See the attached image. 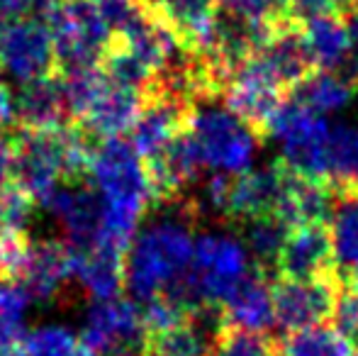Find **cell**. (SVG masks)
Segmentation results:
<instances>
[{
    "instance_id": "7402d4cb",
    "label": "cell",
    "mask_w": 358,
    "mask_h": 356,
    "mask_svg": "<svg viewBox=\"0 0 358 356\" xmlns=\"http://www.w3.org/2000/svg\"><path fill=\"white\" fill-rule=\"evenodd\" d=\"M356 349L351 339L327 325L297 329L280 342V356H354Z\"/></svg>"
},
{
    "instance_id": "8992f818",
    "label": "cell",
    "mask_w": 358,
    "mask_h": 356,
    "mask_svg": "<svg viewBox=\"0 0 358 356\" xmlns=\"http://www.w3.org/2000/svg\"><path fill=\"white\" fill-rule=\"evenodd\" d=\"M222 98H224L227 110L234 118H239L261 142L271 134L273 118L290 98V93L266 66L264 59L259 54H251L231 71Z\"/></svg>"
},
{
    "instance_id": "d590c367",
    "label": "cell",
    "mask_w": 358,
    "mask_h": 356,
    "mask_svg": "<svg viewBox=\"0 0 358 356\" xmlns=\"http://www.w3.org/2000/svg\"><path fill=\"white\" fill-rule=\"evenodd\" d=\"M105 356H142V349H117V352H110Z\"/></svg>"
},
{
    "instance_id": "d4e9b609",
    "label": "cell",
    "mask_w": 358,
    "mask_h": 356,
    "mask_svg": "<svg viewBox=\"0 0 358 356\" xmlns=\"http://www.w3.org/2000/svg\"><path fill=\"white\" fill-rule=\"evenodd\" d=\"M246 225V247L251 249L256 259V266L264 271L275 266V259L283 247V239L287 234V225L275 215H264V218H254Z\"/></svg>"
},
{
    "instance_id": "277c9868",
    "label": "cell",
    "mask_w": 358,
    "mask_h": 356,
    "mask_svg": "<svg viewBox=\"0 0 358 356\" xmlns=\"http://www.w3.org/2000/svg\"><path fill=\"white\" fill-rule=\"evenodd\" d=\"M15 183L42 200L57 185L71 183L69 173V124L57 129H17L13 137Z\"/></svg>"
},
{
    "instance_id": "4316f807",
    "label": "cell",
    "mask_w": 358,
    "mask_h": 356,
    "mask_svg": "<svg viewBox=\"0 0 358 356\" xmlns=\"http://www.w3.org/2000/svg\"><path fill=\"white\" fill-rule=\"evenodd\" d=\"M80 342L59 325H47L37 327L24 334L22 354L24 356H78Z\"/></svg>"
},
{
    "instance_id": "9c48e42d",
    "label": "cell",
    "mask_w": 358,
    "mask_h": 356,
    "mask_svg": "<svg viewBox=\"0 0 358 356\" xmlns=\"http://www.w3.org/2000/svg\"><path fill=\"white\" fill-rule=\"evenodd\" d=\"M341 283H344V278L339 273L305 280L275 276L271 280L275 325L283 327L287 334L322 325L331 318V308H334Z\"/></svg>"
},
{
    "instance_id": "d6986e66",
    "label": "cell",
    "mask_w": 358,
    "mask_h": 356,
    "mask_svg": "<svg viewBox=\"0 0 358 356\" xmlns=\"http://www.w3.org/2000/svg\"><path fill=\"white\" fill-rule=\"evenodd\" d=\"M73 278L95 303L120 298L124 288V252L110 247L73 252Z\"/></svg>"
},
{
    "instance_id": "1f68e13d",
    "label": "cell",
    "mask_w": 358,
    "mask_h": 356,
    "mask_svg": "<svg viewBox=\"0 0 358 356\" xmlns=\"http://www.w3.org/2000/svg\"><path fill=\"white\" fill-rule=\"evenodd\" d=\"M346 24H349V37H351V57L346 62L344 78L358 90V3L346 15Z\"/></svg>"
},
{
    "instance_id": "6da1fadb",
    "label": "cell",
    "mask_w": 358,
    "mask_h": 356,
    "mask_svg": "<svg viewBox=\"0 0 358 356\" xmlns=\"http://www.w3.org/2000/svg\"><path fill=\"white\" fill-rule=\"evenodd\" d=\"M193 225L195 208L180 205L149 222L132 239L124 254V285L137 303L171 298L180 305V288L195 249Z\"/></svg>"
},
{
    "instance_id": "ab89813d",
    "label": "cell",
    "mask_w": 358,
    "mask_h": 356,
    "mask_svg": "<svg viewBox=\"0 0 358 356\" xmlns=\"http://www.w3.org/2000/svg\"><path fill=\"white\" fill-rule=\"evenodd\" d=\"M3 20H5V17L0 15V34H3V29H5V22H3Z\"/></svg>"
},
{
    "instance_id": "e0dca14e",
    "label": "cell",
    "mask_w": 358,
    "mask_h": 356,
    "mask_svg": "<svg viewBox=\"0 0 358 356\" xmlns=\"http://www.w3.org/2000/svg\"><path fill=\"white\" fill-rule=\"evenodd\" d=\"M71 118L62 78L29 81L15 95V124L20 129H57Z\"/></svg>"
},
{
    "instance_id": "836d02e7",
    "label": "cell",
    "mask_w": 358,
    "mask_h": 356,
    "mask_svg": "<svg viewBox=\"0 0 358 356\" xmlns=\"http://www.w3.org/2000/svg\"><path fill=\"white\" fill-rule=\"evenodd\" d=\"M15 169V149H13V139L3 137L0 134V185L8 183L13 176Z\"/></svg>"
},
{
    "instance_id": "9a60e30c",
    "label": "cell",
    "mask_w": 358,
    "mask_h": 356,
    "mask_svg": "<svg viewBox=\"0 0 358 356\" xmlns=\"http://www.w3.org/2000/svg\"><path fill=\"white\" fill-rule=\"evenodd\" d=\"M275 322L273 298H271V280L261 266L251 269L239 280L229 298L220 308V325L227 327L249 329V332H266Z\"/></svg>"
},
{
    "instance_id": "5bb4252c",
    "label": "cell",
    "mask_w": 358,
    "mask_h": 356,
    "mask_svg": "<svg viewBox=\"0 0 358 356\" xmlns=\"http://www.w3.org/2000/svg\"><path fill=\"white\" fill-rule=\"evenodd\" d=\"M73 278V249L57 239L29 244L24 269L20 273L24 293L37 303H52Z\"/></svg>"
},
{
    "instance_id": "60d3db41",
    "label": "cell",
    "mask_w": 358,
    "mask_h": 356,
    "mask_svg": "<svg viewBox=\"0 0 358 356\" xmlns=\"http://www.w3.org/2000/svg\"><path fill=\"white\" fill-rule=\"evenodd\" d=\"M354 356H358V349H356V354H354Z\"/></svg>"
},
{
    "instance_id": "ba28073f",
    "label": "cell",
    "mask_w": 358,
    "mask_h": 356,
    "mask_svg": "<svg viewBox=\"0 0 358 356\" xmlns=\"http://www.w3.org/2000/svg\"><path fill=\"white\" fill-rule=\"evenodd\" d=\"M329 122L324 115L312 110L297 98H287L271 124V134L280 139L285 152V164L310 178L327 180V139Z\"/></svg>"
},
{
    "instance_id": "4dcf8cb0",
    "label": "cell",
    "mask_w": 358,
    "mask_h": 356,
    "mask_svg": "<svg viewBox=\"0 0 358 356\" xmlns=\"http://www.w3.org/2000/svg\"><path fill=\"white\" fill-rule=\"evenodd\" d=\"M62 0H0V15L3 17H37V15H52Z\"/></svg>"
},
{
    "instance_id": "f1b7e54d",
    "label": "cell",
    "mask_w": 358,
    "mask_h": 356,
    "mask_svg": "<svg viewBox=\"0 0 358 356\" xmlns=\"http://www.w3.org/2000/svg\"><path fill=\"white\" fill-rule=\"evenodd\" d=\"M331 327L344 334L351 342H358V288L351 283H341L336 293L334 308H331Z\"/></svg>"
},
{
    "instance_id": "83f0119b",
    "label": "cell",
    "mask_w": 358,
    "mask_h": 356,
    "mask_svg": "<svg viewBox=\"0 0 358 356\" xmlns=\"http://www.w3.org/2000/svg\"><path fill=\"white\" fill-rule=\"evenodd\" d=\"M32 195L24 193L17 183L0 185V237L3 234H24L32 220Z\"/></svg>"
},
{
    "instance_id": "52a82bcc",
    "label": "cell",
    "mask_w": 358,
    "mask_h": 356,
    "mask_svg": "<svg viewBox=\"0 0 358 356\" xmlns=\"http://www.w3.org/2000/svg\"><path fill=\"white\" fill-rule=\"evenodd\" d=\"M57 49V69L98 66L113 42V32L100 20L90 0H62L49 15Z\"/></svg>"
},
{
    "instance_id": "8d00e7d4",
    "label": "cell",
    "mask_w": 358,
    "mask_h": 356,
    "mask_svg": "<svg viewBox=\"0 0 358 356\" xmlns=\"http://www.w3.org/2000/svg\"><path fill=\"white\" fill-rule=\"evenodd\" d=\"M346 283H351V285H356V288H358V266L354 269V273L349 276V280H346Z\"/></svg>"
},
{
    "instance_id": "cb8c5ba5",
    "label": "cell",
    "mask_w": 358,
    "mask_h": 356,
    "mask_svg": "<svg viewBox=\"0 0 358 356\" xmlns=\"http://www.w3.org/2000/svg\"><path fill=\"white\" fill-rule=\"evenodd\" d=\"M327 180L358 183V127L339 124L329 129L327 139Z\"/></svg>"
},
{
    "instance_id": "74e56055",
    "label": "cell",
    "mask_w": 358,
    "mask_h": 356,
    "mask_svg": "<svg viewBox=\"0 0 358 356\" xmlns=\"http://www.w3.org/2000/svg\"><path fill=\"white\" fill-rule=\"evenodd\" d=\"M0 356H24V354L17 352V349H8V352H0Z\"/></svg>"
},
{
    "instance_id": "d6a6232c",
    "label": "cell",
    "mask_w": 358,
    "mask_h": 356,
    "mask_svg": "<svg viewBox=\"0 0 358 356\" xmlns=\"http://www.w3.org/2000/svg\"><path fill=\"white\" fill-rule=\"evenodd\" d=\"M15 124V95L10 93L8 83L0 81V132Z\"/></svg>"
},
{
    "instance_id": "4fadbf2b",
    "label": "cell",
    "mask_w": 358,
    "mask_h": 356,
    "mask_svg": "<svg viewBox=\"0 0 358 356\" xmlns=\"http://www.w3.org/2000/svg\"><path fill=\"white\" fill-rule=\"evenodd\" d=\"M273 269L280 278L300 280L336 273L327 225H295L287 229Z\"/></svg>"
},
{
    "instance_id": "f35d334b",
    "label": "cell",
    "mask_w": 358,
    "mask_h": 356,
    "mask_svg": "<svg viewBox=\"0 0 358 356\" xmlns=\"http://www.w3.org/2000/svg\"><path fill=\"white\" fill-rule=\"evenodd\" d=\"M78 356H95L93 352H88V349L83 347V344H80V352H78Z\"/></svg>"
},
{
    "instance_id": "f546056e",
    "label": "cell",
    "mask_w": 358,
    "mask_h": 356,
    "mask_svg": "<svg viewBox=\"0 0 358 356\" xmlns=\"http://www.w3.org/2000/svg\"><path fill=\"white\" fill-rule=\"evenodd\" d=\"M29 254L24 234H3L0 237V278H20Z\"/></svg>"
},
{
    "instance_id": "603a6c76",
    "label": "cell",
    "mask_w": 358,
    "mask_h": 356,
    "mask_svg": "<svg viewBox=\"0 0 358 356\" xmlns=\"http://www.w3.org/2000/svg\"><path fill=\"white\" fill-rule=\"evenodd\" d=\"M205 356H280V342L266 332L220 325Z\"/></svg>"
},
{
    "instance_id": "8fae6325",
    "label": "cell",
    "mask_w": 358,
    "mask_h": 356,
    "mask_svg": "<svg viewBox=\"0 0 358 356\" xmlns=\"http://www.w3.org/2000/svg\"><path fill=\"white\" fill-rule=\"evenodd\" d=\"M39 203L59 222L73 252H88L103 237V200L85 180L62 183Z\"/></svg>"
},
{
    "instance_id": "484cf974",
    "label": "cell",
    "mask_w": 358,
    "mask_h": 356,
    "mask_svg": "<svg viewBox=\"0 0 358 356\" xmlns=\"http://www.w3.org/2000/svg\"><path fill=\"white\" fill-rule=\"evenodd\" d=\"M29 295L20 285H0V352L17 349L24 339Z\"/></svg>"
},
{
    "instance_id": "2e32d148",
    "label": "cell",
    "mask_w": 358,
    "mask_h": 356,
    "mask_svg": "<svg viewBox=\"0 0 358 356\" xmlns=\"http://www.w3.org/2000/svg\"><path fill=\"white\" fill-rule=\"evenodd\" d=\"M144 95L142 90L124 88L108 83V88L100 93L93 108L78 120V124L93 139H115L124 132H132L139 113H142Z\"/></svg>"
},
{
    "instance_id": "ac0fdd59",
    "label": "cell",
    "mask_w": 358,
    "mask_h": 356,
    "mask_svg": "<svg viewBox=\"0 0 358 356\" xmlns=\"http://www.w3.org/2000/svg\"><path fill=\"white\" fill-rule=\"evenodd\" d=\"M334 203L327 220L336 273L344 280L358 266V183H336Z\"/></svg>"
},
{
    "instance_id": "e575fe53",
    "label": "cell",
    "mask_w": 358,
    "mask_h": 356,
    "mask_svg": "<svg viewBox=\"0 0 358 356\" xmlns=\"http://www.w3.org/2000/svg\"><path fill=\"white\" fill-rule=\"evenodd\" d=\"M217 8L234 10V13H246V0H215Z\"/></svg>"
},
{
    "instance_id": "7c38bea8",
    "label": "cell",
    "mask_w": 358,
    "mask_h": 356,
    "mask_svg": "<svg viewBox=\"0 0 358 356\" xmlns=\"http://www.w3.org/2000/svg\"><path fill=\"white\" fill-rule=\"evenodd\" d=\"M142 342H144L142 308L134 300L127 298L100 300L85 315L80 344L95 356L117 352V349H142Z\"/></svg>"
},
{
    "instance_id": "5b68a950",
    "label": "cell",
    "mask_w": 358,
    "mask_h": 356,
    "mask_svg": "<svg viewBox=\"0 0 358 356\" xmlns=\"http://www.w3.org/2000/svg\"><path fill=\"white\" fill-rule=\"evenodd\" d=\"M188 129L198 144L203 166L229 176L249 171L259 139L229 110L195 105Z\"/></svg>"
},
{
    "instance_id": "44dd1931",
    "label": "cell",
    "mask_w": 358,
    "mask_h": 356,
    "mask_svg": "<svg viewBox=\"0 0 358 356\" xmlns=\"http://www.w3.org/2000/svg\"><path fill=\"white\" fill-rule=\"evenodd\" d=\"M356 88L346 81L344 76L331 71H315L305 78L295 90L292 98L302 100L305 105H310L317 113H336V110L346 108L354 98Z\"/></svg>"
},
{
    "instance_id": "3957f363",
    "label": "cell",
    "mask_w": 358,
    "mask_h": 356,
    "mask_svg": "<svg viewBox=\"0 0 358 356\" xmlns=\"http://www.w3.org/2000/svg\"><path fill=\"white\" fill-rule=\"evenodd\" d=\"M249 271V254L244 244L222 234H203L195 239L193 262L180 288V303L190 313L198 310L220 313L222 303Z\"/></svg>"
},
{
    "instance_id": "ffe728a7",
    "label": "cell",
    "mask_w": 358,
    "mask_h": 356,
    "mask_svg": "<svg viewBox=\"0 0 358 356\" xmlns=\"http://www.w3.org/2000/svg\"><path fill=\"white\" fill-rule=\"evenodd\" d=\"M302 39L317 71L344 69L351 57V37L346 17L324 15V17L302 20Z\"/></svg>"
},
{
    "instance_id": "7a4b0ae2",
    "label": "cell",
    "mask_w": 358,
    "mask_h": 356,
    "mask_svg": "<svg viewBox=\"0 0 358 356\" xmlns=\"http://www.w3.org/2000/svg\"><path fill=\"white\" fill-rule=\"evenodd\" d=\"M88 178L103 200V237L98 247L127 254L139 222L154 203L144 159L122 137L103 139L95 147Z\"/></svg>"
},
{
    "instance_id": "30bf717a",
    "label": "cell",
    "mask_w": 358,
    "mask_h": 356,
    "mask_svg": "<svg viewBox=\"0 0 358 356\" xmlns=\"http://www.w3.org/2000/svg\"><path fill=\"white\" fill-rule=\"evenodd\" d=\"M0 69L13 81L29 83L57 71V49L47 22L39 17H17L0 34Z\"/></svg>"
}]
</instances>
